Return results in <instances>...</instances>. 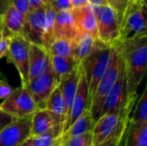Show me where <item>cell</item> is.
<instances>
[{"label":"cell","mask_w":147,"mask_h":146,"mask_svg":"<svg viewBox=\"0 0 147 146\" xmlns=\"http://www.w3.org/2000/svg\"><path fill=\"white\" fill-rule=\"evenodd\" d=\"M128 99L127 87V79L125 71L122 65L117 77L115 83H114L112 89L108 94L103 107L102 110V114H120L123 109L124 106L127 103ZM101 114V115H102Z\"/></svg>","instance_id":"9"},{"label":"cell","mask_w":147,"mask_h":146,"mask_svg":"<svg viewBox=\"0 0 147 146\" xmlns=\"http://www.w3.org/2000/svg\"><path fill=\"white\" fill-rule=\"evenodd\" d=\"M111 49L112 47L102 44L97 40L92 52L80 64L84 69L88 83L89 105L96 87L108 67Z\"/></svg>","instance_id":"4"},{"label":"cell","mask_w":147,"mask_h":146,"mask_svg":"<svg viewBox=\"0 0 147 146\" xmlns=\"http://www.w3.org/2000/svg\"><path fill=\"white\" fill-rule=\"evenodd\" d=\"M115 46L121 54L127 79V94L138 96V88L146 71L147 35L120 42Z\"/></svg>","instance_id":"1"},{"label":"cell","mask_w":147,"mask_h":146,"mask_svg":"<svg viewBox=\"0 0 147 146\" xmlns=\"http://www.w3.org/2000/svg\"><path fill=\"white\" fill-rule=\"evenodd\" d=\"M78 32L90 34L97 39L96 16L90 4L71 9Z\"/></svg>","instance_id":"15"},{"label":"cell","mask_w":147,"mask_h":146,"mask_svg":"<svg viewBox=\"0 0 147 146\" xmlns=\"http://www.w3.org/2000/svg\"><path fill=\"white\" fill-rule=\"evenodd\" d=\"M46 22L43 34V46L47 49L54 38V17L56 15L55 9L51 5L45 6Z\"/></svg>","instance_id":"28"},{"label":"cell","mask_w":147,"mask_h":146,"mask_svg":"<svg viewBox=\"0 0 147 146\" xmlns=\"http://www.w3.org/2000/svg\"><path fill=\"white\" fill-rule=\"evenodd\" d=\"M137 102V101H136ZM135 108L133 109L132 116H130V121L134 124H142L147 122V87L143 90L137 103L135 102Z\"/></svg>","instance_id":"26"},{"label":"cell","mask_w":147,"mask_h":146,"mask_svg":"<svg viewBox=\"0 0 147 146\" xmlns=\"http://www.w3.org/2000/svg\"><path fill=\"white\" fill-rule=\"evenodd\" d=\"M122 114H104L95 122L91 131L93 146H97L112 137L121 121Z\"/></svg>","instance_id":"12"},{"label":"cell","mask_w":147,"mask_h":146,"mask_svg":"<svg viewBox=\"0 0 147 146\" xmlns=\"http://www.w3.org/2000/svg\"><path fill=\"white\" fill-rule=\"evenodd\" d=\"M8 44H9V38H3L0 40V53L7 54V49H8Z\"/></svg>","instance_id":"38"},{"label":"cell","mask_w":147,"mask_h":146,"mask_svg":"<svg viewBox=\"0 0 147 146\" xmlns=\"http://www.w3.org/2000/svg\"><path fill=\"white\" fill-rule=\"evenodd\" d=\"M50 63V55L43 46L29 44L28 81L43 73Z\"/></svg>","instance_id":"14"},{"label":"cell","mask_w":147,"mask_h":146,"mask_svg":"<svg viewBox=\"0 0 147 146\" xmlns=\"http://www.w3.org/2000/svg\"><path fill=\"white\" fill-rule=\"evenodd\" d=\"M9 1H10V3L15 8H16L24 15H26L29 11L28 0H9Z\"/></svg>","instance_id":"33"},{"label":"cell","mask_w":147,"mask_h":146,"mask_svg":"<svg viewBox=\"0 0 147 146\" xmlns=\"http://www.w3.org/2000/svg\"><path fill=\"white\" fill-rule=\"evenodd\" d=\"M18 146H32V138L28 137V139H26L20 145Z\"/></svg>","instance_id":"40"},{"label":"cell","mask_w":147,"mask_h":146,"mask_svg":"<svg viewBox=\"0 0 147 146\" xmlns=\"http://www.w3.org/2000/svg\"><path fill=\"white\" fill-rule=\"evenodd\" d=\"M9 4H10L9 0H0V20L5 14Z\"/></svg>","instance_id":"36"},{"label":"cell","mask_w":147,"mask_h":146,"mask_svg":"<svg viewBox=\"0 0 147 146\" xmlns=\"http://www.w3.org/2000/svg\"><path fill=\"white\" fill-rule=\"evenodd\" d=\"M128 2L129 0H107L108 4L115 11L119 20V23L124 13V10L128 4Z\"/></svg>","instance_id":"30"},{"label":"cell","mask_w":147,"mask_h":146,"mask_svg":"<svg viewBox=\"0 0 147 146\" xmlns=\"http://www.w3.org/2000/svg\"><path fill=\"white\" fill-rule=\"evenodd\" d=\"M79 76H80V64L78 65L71 72H70L68 75L65 76L58 84V86L62 93V96L64 97L65 102V107H66V111H67L66 120L70 114L72 102H73V100H74V97L76 95L78 80H79ZM66 120H65V121H66Z\"/></svg>","instance_id":"20"},{"label":"cell","mask_w":147,"mask_h":146,"mask_svg":"<svg viewBox=\"0 0 147 146\" xmlns=\"http://www.w3.org/2000/svg\"><path fill=\"white\" fill-rule=\"evenodd\" d=\"M31 138L32 146H59L62 140V132L53 129Z\"/></svg>","instance_id":"27"},{"label":"cell","mask_w":147,"mask_h":146,"mask_svg":"<svg viewBox=\"0 0 147 146\" xmlns=\"http://www.w3.org/2000/svg\"><path fill=\"white\" fill-rule=\"evenodd\" d=\"M3 57H5V54H3V53H0V59H1L2 58H3Z\"/></svg>","instance_id":"42"},{"label":"cell","mask_w":147,"mask_h":146,"mask_svg":"<svg viewBox=\"0 0 147 146\" xmlns=\"http://www.w3.org/2000/svg\"><path fill=\"white\" fill-rule=\"evenodd\" d=\"M50 62L58 84L78 65L72 56H50Z\"/></svg>","instance_id":"23"},{"label":"cell","mask_w":147,"mask_h":146,"mask_svg":"<svg viewBox=\"0 0 147 146\" xmlns=\"http://www.w3.org/2000/svg\"><path fill=\"white\" fill-rule=\"evenodd\" d=\"M51 6L55 9L56 12L71 9L70 0H52Z\"/></svg>","instance_id":"31"},{"label":"cell","mask_w":147,"mask_h":146,"mask_svg":"<svg viewBox=\"0 0 147 146\" xmlns=\"http://www.w3.org/2000/svg\"><path fill=\"white\" fill-rule=\"evenodd\" d=\"M46 22L45 6L29 10L25 15V21L21 35L28 42L43 46V34Z\"/></svg>","instance_id":"10"},{"label":"cell","mask_w":147,"mask_h":146,"mask_svg":"<svg viewBox=\"0 0 147 146\" xmlns=\"http://www.w3.org/2000/svg\"><path fill=\"white\" fill-rule=\"evenodd\" d=\"M96 16L97 40L108 46H115L120 39V23L115 11L106 4L100 8Z\"/></svg>","instance_id":"6"},{"label":"cell","mask_w":147,"mask_h":146,"mask_svg":"<svg viewBox=\"0 0 147 146\" xmlns=\"http://www.w3.org/2000/svg\"><path fill=\"white\" fill-rule=\"evenodd\" d=\"M47 51L50 56L73 57V40L65 38H56L47 46Z\"/></svg>","instance_id":"25"},{"label":"cell","mask_w":147,"mask_h":146,"mask_svg":"<svg viewBox=\"0 0 147 146\" xmlns=\"http://www.w3.org/2000/svg\"><path fill=\"white\" fill-rule=\"evenodd\" d=\"M97 39L90 34L78 32L73 40V58L79 65L94 49Z\"/></svg>","instance_id":"21"},{"label":"cell","mask_w":147,"mask_h":146,"mask_svg":"<svg viewBox=\"0 0 147 146\" xmlns=\"http://www.w3.org/2000/svg\"><path fill=\"white\" fill-rule=\"evenodd\" d=\"M121 67V58L120 52L116 46H113L111 49L108 67L103 76L102 77L89 105V110L95 122L99 119L102 114V110L105 99L117 79Z\"/></svg>","instance_id":"3"},{"label":"cell","mask_w":147,"mask_h":146,"mask_svg":"<svg viewBox=\"0 0 147 146\" xmlns=\"http://www.w3.org/2000/svg\"><path fill=\"white\" fill-rule=\"evenodd\" d=\"M59 146H93L91 133L64 139H62Z\"/></svg>","instance_id":"29"},{"label":"cell","mask_w":147,"mask_h":146,"mask_svg":"<svg viewBox=\"0 0 147 146\" xmlns=\"http://www.w3.org/2000/svg\"><path fill=\"white\" fill-rule=\"evenodd\" d=\"M146 0H129L120 21L119 42L147 35Z\"/></svg>","instance_id":"2"},{"label":"cell","mask_w":147,"mask_h":146,"mask_svg":"<svg viewBox=\"0 0 147 146\" xmlns=\"http://www.w3.org/2000/svg\"><path fill=\"white\" fill-rule=\"evenodd\" d=\"M124 146H147V122L134 124L129 120Z\"/></svg>","instance_id":"24"},{"label":"cell","mask_w":147,"mask_h":146,"mask_svg":"<svg viewBox=\"0 0 147 146\" xmlns=\"http://www.w3.org/2000/svg\"><path fill=\"white\" fill-rule=\"evenodd\" d=\"M87 109H89V87L84 69L80 65V76L76 95L72 102L70 114L64 124L63 133Z\"/></svg>","instance_id":"13"},{"label":"cell","mask_w":147,"mask_h":146,"mask_svg":"<svg viewBox=\"0 0 147 146\" xmlns=\"http://www.w3.org/2000/svg\"><path fill=\"white\" fill-rule=\"evenodd\" d=\"M14 90V88H12L6 81L0 80V101H3L6 97H8L11 92Z\"/></svg>","instance_id":"32"},{"label":"cell","mask_w":147,"mask_h":146,"mask_svg":"<svg viewBox=\"0 0 147 146\" xmlns=\"http://www.w3.org/2000/svg\"><path fill=\"white\" fill-rule=\"evenodd\" d=\"M89 4V0H70L71 9H78Z\"/></svg>","instance_id":"35"},{"label":"cell","mask_w":147,"mask_h":146,"mask_svg":"<svg viewBox=\"0 0 147 146\" xmlns=\"http://www.w3.org/2000/svg\"><path fill=\"white\" fill-rule=\"evenodd\" d=\"M78 34L71 9L56 12L54 17V38L74 40Z\"/></svg>","instance_id":"19"},{"label":"cell","mask_w":147,"mask_h":146,"mask_svg":"<svg viewBox=\"0 0 147 146\" xmlns=\"http://www.w3.org/2000/svg\"><path fill=\"white\" fill-rule=\"evenodd\" d=\"M31 115L14 119L7 124L0 131V146H18L30 137Z\"/></svg>","instance_id":"11"},{"label":"cell","mask_w":147,"mask_h":146,"mask_svg":"<svg viewBox=\"0 0 147 146\" xmlns=\"http://www.w3.org/2000/svg\"><path fill=\"white\" fill-rule=\"evenodd\" d=\"M29 44L21 34H14L9 38L6 56L16 68L22 85L28 83V51Z\"/></svg>","instance_id":"7"},{"label":"cell","mask_w":147,"mask_h":146,"mask_svg":"<svg viewBox=\"0 0 147 146\" xmlns=\"http://www.w3.org/2000/svg\"><path fill=\"white\" fill-rule=\"evenodd\" d=\"M44 5L42 4V3L40 0H28V7H29V10H34V9H40L41 7H43Z\"/></svg>","instance_id":"37"},{"label":"cell","mask_w":147,"mask_h":146,"mask_svg":"<svg viewBox=\"0 0 147 146\" xmlns=\"http://www.w3.org/2000/svg\"><path fill=\"white\" fill-rule=\"evenodd\" d=\"M89 4L90 6L102 7L103 5L108 4V3H107V0H89Z\"/></svg>","instance_id":"39"},{"label":"cell","mask_w":147,"mask_h":146,"mask_svg":"<svg viewBox=\"0 0 147 146\" xmlns=\"http://www.w3.org/2000/svg\"><path fill=\"white\" fill-rule=\"evenodd\" d=\"M24 21L25 15L10 3L0 20V30L3 38H9L14 34H21Z\"/></svg>","instance_id":"16"},{"label":"cell","mask_w":147,"mask_h":146,"mask_svg":"<svg viewBox=\"0 0 147 146\" xmlns=\"http://www.w3.org/2000/svg\"><path fill=\"white\" fill-rule=\"evenodd\" d=\"M3 34H2V32H1V30H0V40L3 39Z\"/></svg>","instance_id":"43"},{"label":"cell","mask_w":147,"mask_h":146,"mask_svg":"<svg viewBox=\"0 0 147 146\" xmlns=\"http://www.w3.org/2000/svg\"><path fill=\"white\" fill-rule=\"evenodd\" d=\"M57 129L63 133V130L57 126L52 114L44 108H38L31 115L30 137H35Z\"/></svg>","instance_id":"18"},{"label":"cell","mask_w":147,"mask_h":146,"mask_svg":"<svg viewBox=\"0 0 147 146\" xmlns=\"http://www.w3.org/2000/svg\"><path fill=\"white\" fill-rule=\"evenodd\" d=\"M15 118H13L11 115L8 114L7 113L3 112L0 109V131L9 122H11Z\"/></svg>","instance_id":"34"},{"label":"cell","mask_w":147,"mask_h":146,"mask_svg":"<svg viewBox=\"0 0 147 146\" xmlns=\"http://www.w3.org/2000/svg\"><path fill=\"white\" fill-rule=\"evenodd\" d=\"M43 108L52 114L57 126L63 130L67 116V111L64 97L58 85L46 100Z\"/></svg>","instance_id":"17"},{"label":"cell","mask_w":147,"mask_h":146,"mask_svg":"<svg viewBox=\"0 0 147 146\" xmlns=\"http://www.w3.org/2000/svg\"><path fill=\"white\" fill-rule=\"evenodd\" d=\"M95 120L89 109L85 110L73 123L62 133V139H67L74 136L83 135L91 133Z\"/></svg>","instance_id":"22"},{"label":"cell","mask_w":147,"mask_h":146,"mask_svg":"<svg viewBox=\"0 0 147 146\" xmlns=\"http://www.w3.org/2000/svg\"><path fill=\"white\" fill-rule=\"evenodd\" d=\"M37 108L38 106L33 96L24 85L14 89L11 94L0 103V109L15 119L30 116Z\"/></svg>","instance_id":"5"},{"label":"cell","mask_w":147,"mask_h":146,"mask_svg":"<svg viewBox=\"0 0 147 146\" xmlns=\"http://www.w3.org/2000/svg\"><path fill=\"white\" fill-rule=\"evenodd\" d=\"M57 85L58 83L55 80L50 62L47 70L43 73L29 80L24 86H26L30 92L38 108H43L46 100Z\"/></svg>","instance_id":"8"},{"label":"cell","mask_w":147,"mask_h":146,"mask_svg":"<svg viewBox=\"0 0 147 146\" xmlns=\"http://www.w3.org/2000/svg\"><path fill=\"white\" fill-rule=\"evenodd\" d=\"M40 1L42 3V4H43L44 6L51 5V3H52V0H40Z\"/></svg>","instance_id":"41"}]
</instances>
